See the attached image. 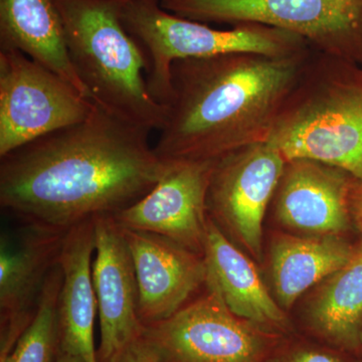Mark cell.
I'll return each instance as SVG.
<instances>
[{"label": "cell", "instance_id": "6da1fadb", "mask_svg": "<svg viewBox=\"0 0 362 362\" xmlns=\"http://www.w3.org/2000/svg\"><path fill=\"white\" fill-rule=\"evenodd\" d=\"M150 132L95 104L83 122L0 158V206L25 225L65 233L113 216L148 194L170 166L150 145Z\"/></svg>", "mask_w": 362, "mask_h": 362}, {"label": "cell", "instance_id": "7a4b0ae2", "mask_svg": "<svg viewBox=\"0 0 362 362\" xmlns=\"http://www.w3.org/2000/svg\"><path fill=\"white\" fill-rule=\"evenodd\" d=\"M311 49L290 58L230 54L175 62L157 156L216 160L267 142Z\"/></svg>", "mask_w": 362, "mask_h": 362}, {"label": "cell", "instance_id": "3957f363", "mask_svg": "<svg viewBox=\"0 0 362 362\" xmlns=\"http://www.w3.org/2000/svg\"><path fill=\"white\" fill-rule=\"evenodd\" d=\"M267 142L286 161L322 162L362 183V66L312 49Z\"/></svg>", "mask_w": 362, "mask_h": 362}, {"label": "cell", "instance_id": "277c9868", "mask_svg": "<svg viewBox=\"0 0 362 362\" xmlns=\"http://www.w3.org/2000/svg\"><path fill=\"white\" fill-rule=\"evenodd\" d=\"M74 70L90 99L114 115L160 130L166 107L154 100L141 45L121 20L123 0H54Z\"/></svg>", "mask_w": 362, "mask_h": 362}, {"label": "cell", "instance_id": "5b68a950", "mask_svg": "<svg viewBox=\"0 0 362 362\" xmlns=\"http://www.w3.org/2000/svg\"><path fill=\"white\" fill-rule=\"evenodd\" d=\"M121 20L146 56L150 94L165 107L171 95V66L180 59L230 54L290 58L311 49L303 37L274 26L245 23L216 30L164 11L160 0H123Z\"/></svg>", "mask_w": 362, "mask_h": 362}, {"label": "cell", "instance_id": "8992f818", "mask_svg": "<svg viewBox=\"0 0 362 362\" xmlns=\"http://www.w3.org/2000/svg\"><path fill=\"white\" fill-rule=\"evenodd\" d=\"M160 6L202 23L274 26L362 66V0H160Z\"/></svg>", "mask_w": 362, "mask_h": 362}, {"label": "cell", "instance_id": "52a82bcc", "mask_svg": "<svg viewBox=\"0 0 362 362\" xmlns=\"http://www.w3.org/2000/svg\"><path fill=\"white\" fill-rule=\"evenodd\" d=\"M94 102L47 66L0 49V158L86 120Z\"/></svg>", "mask_w": 362, "mask_h": 362}, {"label": "cell", "instance_id": "ba28073f", "mask_svg": "<svg viewBox=\"0 0 362 362\" xmlns=\"http://www.w3.org/2000/svg\"><path fill=\"white\" fill-rule=\"evenodd\" d=\"M285 164L278 150L259 142L216 159L211 173L207 211L228 226L258 259L262 225Z\"/></svg>", "mask_w": 362, "mask_h": 362}, {"label": "cell", "instance_id": "9c48e42d", "mask_svg": "<svg viewBox=\"0 0 362 362\" xmlns=\"http://www.w3.org/2000/svg\"><path fill=\"white\" fill-rule=\"evenodd\" d=\"M206 288L168 320L147 326L160 362H261V337Z\"/></svg>", "mask_w": 362, "mask_h": 362}, {"label": "cell", "instance_id": "30bf717a", "mask_svg": "<svg viewBox=\"0 0 362 362\" xmlns=\"http://www.w3.org/2000/svg\"><path fill=\"white\" fill-rule=\"evenodd\" d=\"M216 160L170 161L156 187L139 201L113 214L129 230L158 233L204 255L209 221L206 197Z\"/></svg>", "mask_w": 362, "mask_h": 362}, {"label": "cell", "instance_id": "8fae6325", "mask_svg": "<svg viewBox=\"0 0 362 362\" xmlns=\"http://www.w3.org/2000/svg\"><path fill=\"white\" fill-rule=\"evenodd\" d=\"M94 221L93 285L101 329L98 361L116 362L146 330L139 316V293L132 256L123 230L113 216Z\"/></svg>", "mask_w": 362, "mask_h": 362}, {"label": "cell", "instance_id": "7c38bea8", "mask_svg": "<svg viewBox=\"0 0 362 362\" xmlns=\"http://www.w3.org/2000/svg\"><path fill=\"white\" fill-rule=\"evenodd\" d=\"M65 232L25 225L0 243V362L37 313L45 281L58 264Z\"/></svg>", "mask_w": 362, "mask_h": 362}, {"label": "cell", "instance_id": "4fadbf2b", "mask_svg": "<svg viewBox=\"0 0 362 362\" xmlns=\"http://www.w3.org/2000/svg\"><path fill=\"white\" fill-rule=\"evenodd\" d=\"M122 230L135 267L140 319L146 327L168 320L206 284L204 255L158 233Z\"/></svg>", "mask_w": 362, "mask_h": 362}, {"label": "cell", "instance_id": "5bb4252c", "mask_svg": "<svg viewBox=\"0 0 362 362\" xmlns=\"http://www.w3.org/2000/svg\"><path fill=\"white\" fill-rule=\"evenodd\" d=\"M356 178L309 159L286 161L272 201L281 223L303 232L337 235L351 225L350 197Z\"/></svg>", "mask_w": 362, "mask_h": 362}, {"label": "cell", "instance_id": "9a60e30c", "mask_svg": "<svg viewBox=\"0 0 362 362\" xmlns=\"http://www.w3.org/2000/svg\"><path fill=\"white\" fill-rule=\"evenodd\" d=\"M94 221L78 223L66 233L59 252V350L84 362H99L94 344L97 298L93 285Z\"/></svg>", "mask_w": 362, "mask_h": 362}, {"label": "cell", "instance_id": "2e32d148", "mask_svg": "<svg viewBox=\"0 0 362 362\" xmlns=\"http://www.w3.org/2000/svg\"><path fill=\"white\" fill-rule=\"evenodd\" d=\"M206 286L235 316L250 322L281 325L285 317L251 261L233 246L209 216L204 246Z\"/></svg>", "mask_w": 362, "mask_h": 362}, {"label": "cell", "instance_id": "e0dca14e", "mask_svg": "<svg viewBox=\"0 0 362 362\" xmlns=\"http://www.w3.org/2000/svg\"><path fill=\"white\" fill-rule=\"evenodd\" d=\"M0 49L23 52L90 99L71 65L54 0H0Z\"/></svg>", "mask_w": 362, "mask_h": 362}, {"label": "cell", "instance_id": "ac0fdd59", "mask_svg": "<svg viewBox=\"0 0 362 362\" xmlns=\"http://www.w3.org/2000/svg\"><path fill=\"white\" fill-rule=\"evenodd\" d=\"M356 250L335 235L279 239L272 250V276L281 305L289 308L302 293L341 270Z\"/></svg>", "mask_w": 362, "mask_h": 362}, {"label": "cell", "instance_id": "d6986e66", "mask_svg": "<svg viewBox=\"0 0 362 362\" xmlns=\"http://www.w3.org/2000/svg\"><path fill=\"white\" fill-rule=\"evenodd\" d=\"M311 321L324 337L344 349L362 347V244L333 274L312 305Z\"/></svg>", "mask_w": 362, "mask_h": 362}, {"label": "cell", "instance_id": "ffe728a7", "mask_svg": "<svg viewBox=\"0 0 362 362\" xmlns=\"http://www.w3.org/2000/svg\"><path fill=\"white\" fill-rule=\"evenodd\" d=\"M62 280L63 275L58 263L45 281L32 322L2 362H56L59 352V297Z\"/></svg>", "mask_w": 362, "mask_h": 362}, {"label": "cell", "instance_id": "44dd1931", "mask_svg": "<svg viewBox=\"0 0 362 362\" xmlns=\"http://www.w3.org/2000/svg\"><path fill=\"white\" fill-rule=\"evenodd\" d=\"M116 362H160V356L154 343L144 332L141 337L124 350Z\"/></svg>", "mask_w": 362, "mask_h": 362}, {"label": "cell", "instance_id": "7402d4cb", "mask_svg": "<svg viewBox=\"0 0 362 362\" xmlns=\"http://www.w3.org/2000/svg\"><path fill=\"white\" fill-rule=\"evenodd\" d=\"M285 362H342L338 357L317 350H301L293 354Z\"/></svg>", "mask_w": 362, "mask_h": 362}, {"label": "cell", "instance_id": "603a6c76", "mask_svg": "<svg viewBox=\"0 0 362 362\" xmlns=\"http://www.w3.org/2000/svg\"><path fill=\"white\" fill-rule=\"evenodd\" d=\"M350 209L354 225L357 226L362 235V183L356 180L350 197Z\"/></svg>", "mask_w": 362, "mask_h": 362}, {"label": "cell", "instance_id": "cb8c5ba5", "mask_svg": "<svg viewBox=\"0 0 362 362\" xmlns=\"http://www.w3.org/2000/svg\"><path fill=\"white\" fill-rule=\"evenodd\" d=\"M56 362H84L82 359L78 358L77 356H71L66 352L59 350L58 357H57Z\"/></svg>", "mask_w": 362, "mask_h": 362}]
</instances>
